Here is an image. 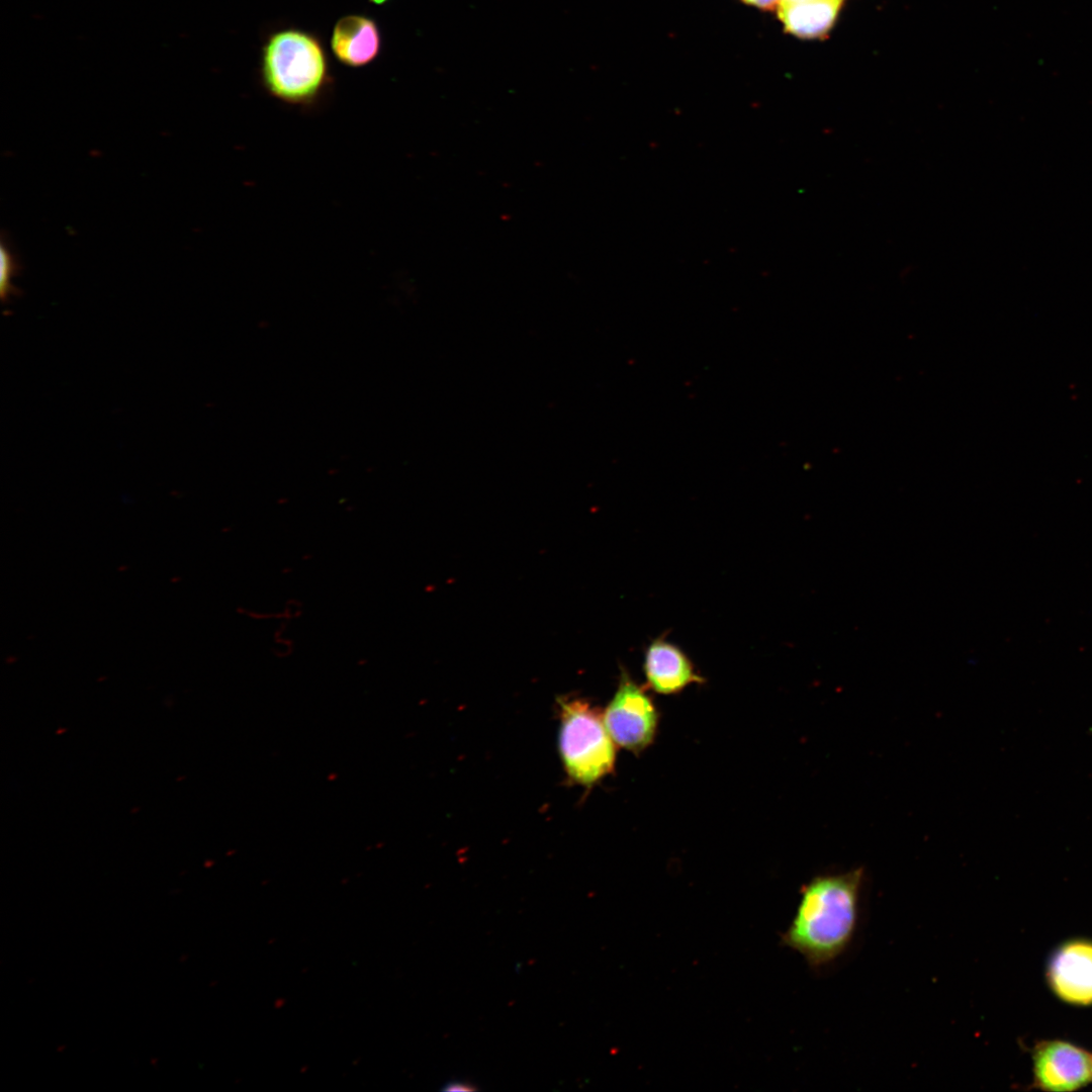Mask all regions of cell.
Masks as SVG:
<instances>
[{
  "label": "cell",
  "mask_w": 1092,
  "mask_h": 1092,
  "mask_svg": "<svg viewBox=\"0 0 1092 1092\" xmlns=\"http://www.w3.org/2000/svg\"><path fill=\"white\" fill-rule=\"evenodd\" d=\"M861 868L817 876L801 889L795 916L784 933L785 945L815 969L834 962L849 946L858 919Z\"/></svg>",
  "instance_id": "1"
},
{
  "label": "cell",
  "mask_w": 1092,
  "mask_h": 1092,
  "mask_svg": "<svg viewBox=\"0 0 1092 1092\" xmlns=\"http://www.w3.org/2000/svg\"><path fill=\"white\" fill-rule=\"evenodd\" d=\"M558 747L567 777L589 787L615 767L616 748L603 718L581 699H559Z\"/></svg>",
  "instance_id": "2"
},
{
  "label": "cell",
  "mask_w": 1092,
  "mask_h": 1092,
  "mask_svg": "<svg viewBox=\"0 0 1092 1092\" xmlns=\"http://www.w3.org/2000/svg\"><path fill=\"white\" fill-rule=\"evenodd\" d=\"M263 77L268 91L291 104L311 102L326 79V60L318 42L296 30L274 34L263 58Z\"/></svg>",
  "instance_id": "3"
},
{
  "label": "cell",
  "mask_w": 1092,
  "mask_h": 1092,
  "mask_svg": "<svg viewBox=\"0 0 1092 1092\" xmlns=\"http://www.w3.org/2000/svg\"><path fill=\"white\" fill-rule=\"evenodd\" d=\"M603 718L614 742L634 753L648 747L656 735L657 710L645 690L625 671Z\"/></svg>",
  "instance_id": "4"
},
{
  "label": "cell",
  "mask_w": 1092,
  "mask_h": 1092,
  "mask_svg": "<svg viewBox=\"0 0 1092 1092\" xmlns=\"http://www.w3.org/2000/svg\"><path fill=\"white\" fill-rule=\"evenodd\" d=\"M1035 1083L1045 1090L1072 1091L1092 1078V1057L1066 1041L1043 1042L1033 1057Z\"/></svg>",
  "instance_id": "5"
},
{
  "label": "cell",
  "mask_w": 1092,
  "mask_h": 1092,
  "mask_svg": "<svg viewBox=\"0 0 1092 1092\" xmlns=\"http://www.w3.org/2000/svg\"><path fill=\"white\" fill-rule=\"evenodd\" d=\"M1049 979L1063 1000L1092 1004V942L1073 940L1062 945L1050 963Z\"/></svg>",
  "instance_id": "6"
},
{
  "label": "cell",
  "mask_w": 1092,
  "mask_h": 1092,
  "mask_svg": "<svg viewBox=\"0 0 1092 1092\" xmlns=\"http://www.w3.org/2000/svg\"><path fill=\"white\" fill-rule=\"evenodd\" d=\"M643 669L648 688L661 695L677 694L691 684L704 681L685 652L660 638L648 645Z\"/></svg>",
  "instance_id": "7"
},
{
  "label": "cell",
  "mask_w": 1092,
  "mask_h": 1092,
  "mask_svg": "<svg viewBox=\"0 0 1092 1092\" xmlns=\"http://www.w3.org/2000/svg\"><path fill=\"white\" fill-rule=\"evenodd\" d=\"M379 46L377 26L367 17L345 16L334 27L332 49L346 65L357 67L368 64L377 56Z\"/></svg>",
  "instance_id": "8"
},
{
  "label": "cell",
  "mask_w": 1092,
  "mask_h": 1092,
  "mask_svg": "<svg viewBox=\"0 0 1092 1092\" xmlns=\"http://www.w3.org/2000/svg\"><path fill=\"white\" fill-rule=\"evenodd\" d=\"M842 0L781 2L779 17L785 29L802 38L824 35L832 26Z\"/></svg>",
  "instance_id": "9"
},
{
  "label": "cell",
  "mask_w": 1092,
  "mask_h": 1092,
  "mask_svg": "<svg viewBox=\"0 0 1092 1092\" xmlns=\"http://www.w3.org/2000/svg\"><path fill=\"white\" fill-rule=\"evenodd\" d=\"M1 267H0V291L3 302H7L11 295L16 294V289L12 284V278L16 276L20 265L10 250L9 244L3 239L1 241Z\"/></svg>",
  "instance_id": "10"
},
{
  "label": "cell",
  "mask_w": 1092,
  "mask_h": 1092,
  "mask_svg": "<svg viewBox=\"0 0 1092 1092\" xmlns=\"http://www.w3.org/2000/svg\"><path fill=\"white\" fill-rule=\"evenodd\" d=\"M443 1090L448 1091V1092L474 1091V1090H476V1087L473 1086L471 1083H468V1082L452 1081V1082L447 1083L444 1086Z\"/></svg>",
  "instance_id": "11"
},
{
  "label": "cell",
  "mask_w": 1092,
  "mask_h": 1092,
  "mask_svg": "<svg viewBox=\"0 0 1092 1092\" xmlns=\"http://www.w3.org/2000/svg\"><path fill=\"white\" fill-rule=\"evenodd\" d=\"M743 2L763 10H774L780 6L782 0H742Z\"/></svg>",
  "instance_id": "12"
},
{
  "label": "cell",
  "mask_w": 1092,
  "mask_h": 1092,
  "mask_svg": "<svg viewBox=\"0 0 1092 1092\" xmlns=\"http://www.w3.org/2000/svg\"><path fill=\"white\" fill-rule=\"evenodd\" d=\"M808 0H782L781 2H803Z\"/></svg>",
  "instance_id": "13"
},
{
  "label": "cell",
  "mask_w": 1092,
  "mask_h": 1092,
  "mask_svg": "<svg viewBox=\"0 0 1092 1092\" xmlns=\"http://www.w3.org/2000/svg\"><path fill=\"white\" fill-rule=\"evenodd\" d=\"M371 1H372V2H374V3H376V4H382V3H383V2H385L386 0H371Z\"/></svg>",
  "instance_id": "14"
}]
</instances>
